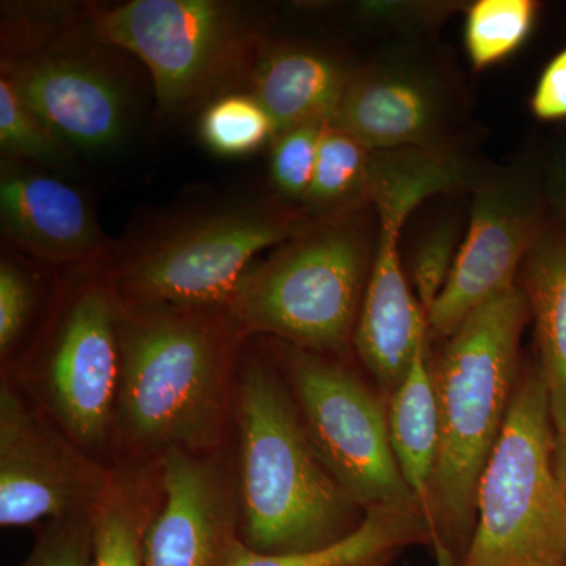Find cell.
<instances>
[{"mask_svg":"<svg viewBox=\"0 0 566 566\" xmlns=\"http://www.w3.org/2000/svg\"><path fill=\"white\" fill-rule=\"evenodd\" d=\"M528 318L526 293L513 283L428 356L439 419L431 542L438 566H460L471 545L480 476L512 405Z\"/></svg>","mask_w":566,"mask_h":566,"instance_id":"cell-1","label":"cell"},{"mask_svg":"<svg viewBox=\"0 0 566 566\" xmlns=\"http://www.w3.org/2000/svg\"><path fill=\"white\" fill-rule=\"evenodd\" d=\"M243 340L226 307L122 304L117 419L134 444L214 449Z\"/></svg>","mask_w":566,"mask_h":566,"instance_id":"cell-2","label":"cell"},{"mask_svg":"<svg viewBox=\"0 0 566 566\" xmlns=\"http://www.w3.org/2000/svg\"><path fill=\"white\" fill-rule=\"evenodd\" d=\"M240 539L260 554L335 545L367 512L316 455L292 392L263 360L241 367Z\"/></svg>","mask_w":566,"mask_h":566,"instance_id":"cell-3","label":"cell"},{"mask_svg":"<svg viewBox=\"0 0 566 566\" xmlns=\"http://www.w3.org/2000/svg\"><path fill=\"white\" fill-rule=\"evenodd\" d=\"M312 219L271 193L177 208L117 241L107 274L122 304L226 307L260 253Z\"/></svg>","mask_w":566,"mask_h":566,"instance_id":"cell-4","label":"cell"},{"mask_svg":"<svg viewBox=\"0 0 566 566\" xmlns=\"http://www.w3.org/2000/svg\"><path fill=\"white\" fill-rule=\"evenodd\" d=\"M102 39L147 71L155 120H182L214 99L248 92L273 20L256 3L232 0L92 2Z\"/></svg>","mask_w":566,"mask_h":566,"instance_id":"cell-5","label":"cell"},{"mask_svg":"<svg viewBox=\"0 0 566 566\" xmlns=\"http://www.w3.org/2000/svg\"><path fill=\"white\" fill-rule=\"evenodd\" d=\"M375 240L365 211L312 219L249 268L227 312L244 338L270 335L307 352L344 354L359 322Z\"/></svg>","mask_w":566,"mask_h":566,"instance_id":"cell-6","label":"cell"},{"mask_svg":"<svg viewBox=\"0 0 566 566\" xmlns=\"http://www.w3.org/2000/svg\"><path fill=\"white\" fill-rule=\"evenodd\" d=\"M539 365L520 375L504 428L480 476L471 545L460 566H566L554 447Z\"/></svg>","mask_w":566,"mask_h":566,"instance_id":"cell-7","label":"cell"},{"mask_svg":"<svg viewBox=\"0 0 566 566\" xmlns=\"http://www.w3.org/2000/svg\"><path fill=\"white\" fill-rule=\"evenodd\" d=\"M0 77L81 158L120 151L155 102L147 71L98 35L92 11L40 51L0 62Z\"/></svg>","mask_w":566,"mask_h":566,"instance_id":"cell-8","label":"cell"},{"mask_svg":"<svg viewBox=\"0 0 566 566\" xmlns=\"http://www.w3.org/2000/svg\"><path fill=\"white\" fill-rule=\"evenodd\" d=\"M283 360L316 455L346 493L365 512L420 510L395 460L378 390L327 354L286 345Z\"/></svg>","mask_w":566,"mask_h":566,"instance_id":"cell-9","label":"cell"},{"mask_svg":"<svg viewBox=\"0 0 566 566\" xmlns=\"http://www.w3.org/2000/svg\"><path fill=\"white\" fill-rule=\"evenodd\" d=\"M46 342L48 400L71 441L102 447L120 392L122 301L106 268L69 274Z\"/></svg>","mask_w":566,"mask_h":566,"instance_id":"cell-10","label":"cell"},{"mask_svg":"<svg viewBox=\"0 0 566 566\" xmlns=\"http://www.w3.org/2000/svg\"><path fill=\"white\" fill-rule=\"evenodd\" d=\"M549 216L542 174L482 175L452 274L428 315V334L446 340L472 312L516 283Z\"/></svg>","mask_w":566,"mask_h":566,"instance_id":"cell-11","label":"cell"},{"mask_svg":"<svg viewBox=\"0 0 566 566\" xmlns=\"http://www.w3.org/2000/svg\"><path fill=\"white\" fill-rule=\"evenodd\" d=\"M109 476L2 386L0 526L28 527L91 513Z\"/></svg>","mask_w":566,"mask_h":566,"instance_id":"cell-12","label":"cell"},{"mask_svg":"<svg viewBox=\"0 0 566 566\" xmlns=\"http://www.w3.org/2000/svg\"><path fill=\"white\" fill-rule=\"evenodd\" d=\"M2 243L61 274L109 266L107 237L88 197L70 177L0 159Z\"/></svg>","mask_w":566,"mask_h":566,"instance_id":"cell-13","label":"cell"},{"mask_svg":"<svg viewBox=\"0 0 566 566\" xmlns=\"http://www.w3.org/2000/svg\"><path fill=\"white\" fill-rule=\"evenodd\" d=\"M420 203V193L405 185L386 186L374 199L378 214L374 264L353 345L386 401L405 381L417 349L430 335L398 249L405 223Z\"/></svg>","mask_w":566,"mask_h":566,"instance_id":"cell-14","label":"cell"},{"mask_svg":"<svg viewBox=\"0 0 566 566\" xmlns=\"http://www.w3.org/2000/svg\"><path fill=\"white\" fill-rule=\"evenodd\" d=\"M163 501L145 535V566H227L240 504L218 463L170 449L159 458Z\"/></svg>","mask_w":566,"mask_h":566,"instance_id":"cell-15","label":"cell"},{"mask_svg":"<svg viewBox=\"0 0 566 566\" xmlns=\"http://www.w3.org/2000/svg\"><path fill=\"white\" fill-rule=\"evenodd\" d=\"M450 98L433 69L409 54L357 66L335 114L338 128L375 151L446 147Z\"/></svg>","mask_w":566,"mask_h":566,"instance_id":"cell-16","label":"cell"},{"mask_svg":"<svg viewBox=\"0 0 566 566\" xmlns=\"http://www.w3.org/2000/svg\"><path fill=\"white\" fill-rule=\"evenodd\" d=\"M356 70L331 48L273 35L253 66L248 92L270 112L279 134L333 122Z\"/></svg>","mask_w":566,"mask_h":566,"instance_id":"cell-17","label":"cell"},{"mask_svg":"<svg viewBox=\"0 0 566 566\" xmlns=\"http://www.w3.org/2000/svg\"><path fill=\"white\" fill-rule=\"evenodd\" d=\"M523 290L557 433L566 431V222L549 216L523 263Z\"/></svg>","mask_w":566,"mask_h":566,"instance_id":"cell-18","label":"cell"},{"mask_svg":"<svg viewBox=\"0 0 566 566\" xmlns=\"http://www.w3.org/2000/svg\"><path fill=\"white\" fill-rule=\"evenodd\" d=\"M387 420L398 469L422 510L433 542V482L439 450V419L427 342L417 349L405 381L387 400Z\"/></svg>","mask_w":566,"mask_h":566,"instance_id":"cell-19","label":"cell"},{"mask_svg":"<svg viewBox=\"0 0 566 566\" xmlns=\"http://www.w3.org/2000/svg\"><path fill=\"white\" fill-rule=\"evenodd\" d=\"M161 501L159 468L111 472L91 512V566H145V535Z\"/></svg>","mask_w":566,"mask_h":566,"instance_id":"cell-20","label":"cell"},{"mask_svg":"<svg viewBox=\"0 0 566 566\" xmlns=\"http://www.w3.org/2000/svg\"><path fill=\"white\" fill-rule=\"evenodd\" d=\"M415 545H431L430 528L420 510L371 509L357 531L335 545L308 553L260 554L240 539L227 566H354L398 556Z\"/></svg>","mask_w":566,"mask_h":566,"instance_id":"cell-21","label":"cell"},{"mask_svg":"<svg viewBox=\"0 0 566 566\" xmlns=\"http://www.w3.org/2000/svg\"><path fill=\"white\" fill-rule=\"evenodd\" d=\"M375 150L326 123L319 140L314 180L303 210L311 219H335L371 207Z\"/></svg>","mask_w":566,"mask_h":566,"instance_id":"cell-22","label":"cell"},{"mask_svg":"<svg viewBox=\"0 0 566 566\" xmlns=\"http://www.w3.org/2000/svg\"><path fill=\"white\" fill-rule=\"evenodd\" d=\"M80 158L35 112L29 109L10 82L0 77V159L71 177L80 167Z\"/></svg>","mask_w":566,"mask_h":566,"instance_id":"cell-23","label":"cell"},{"mask_svg":"<svg viewBox=\"0 0 566 566\" xmlns=\"http://www.w3.org/2000/svg\"><path fill=\"white\" fill-rule=\"evenodd\" d=\"M205 147L221 158H245L271 145L277 126L249 92H233L208 104L197 123Z\"/></svg>","mask_w":566,"mask_h":566,"instance_id":"cell-24","label":"cell"},{"mask_svg":"<svg viewBox=\"0 0 566 566\" xmlns=\"http://www.w3.org/2000/svg\"><path fill=\"white\" fill-rule=\"evenodd\" d=\"M538 13L535 0H479L469 7L464 43L472 66L488 69L515 54L534 31Z\"/></svg>","mask_w":566,"mask_h":566,"instance_id":"cell-25","label":"cell"},{"mask_svg":"<svg viewBox=\"0 0 566 566\" xmlns=\"http://www.w3.org/2000/svg\"><path fill=\"white\" fill-rule=\"evenodd\" d=\"M92 2H2L0 62L17 61L91 20Z\"/></svg>","mask_w":566,"mask_h":566,"instance_id":"cell-26","label":"cell"},{"mask_svg":"<svg viewBox=\"0 0 566 566\" xmlns=\"http://www.w3.org/2000/svg\"><path fill=\"white\" fill-rule=\"evenodd\" d=\"M50 268L41 266L10 245L0 252V356L7 359L31 329L39 312L41 283Z\"/></svg>","mask_w":566,"mask_h":566,"instance_id":"cell-27","label":"cell"},{"mask_svg":"<svg viewBox=\"0 0 566 566\" xmlns=\"http://www.w3.org/2000/svg\"><path fill=\"white\" fill-rule=\"evenodd\" d=\"M324 126L326 123L296 126L279 133L271 142V188L283 202L303 207L314 180Z\"/></svg>","mask_w":566,"mask_h":566,"instance_id":"cell-28","label":"cell"},{"mask_svg":"<svg viewBox=\"0 0 566 566\" xmlns=\"http://www.w3.org/2000/svg\"><path fill=\"white\" fill-rule=\"evenodd\" d=\"M460 229L455 221H444L431 227L417 240L409 256V283L424 315L446 289L458 255Z\"/></svg>","mask_w":566,"mask_h":566,"instance_id":"cell-29","label":"cell"},{"mask_svg":"<svg viewBox=\"0 0 566 566\" xmlns=\"http://www.w3.org/2000/svg\"><path fill=\"white\" fill-rule=\"evenodd\" d=\"M92 516L51 521L21 566H91Z\"/></svg>","mask_w":566,"mask_h":566,"instance_id":"cell-30","label":"cell"},{"mask_svg":"<svg viewBox=\"0 0 566 566\" xmlns=\"http://www.w3.org/2000/svg\"><path fill=\"white\" fill-rule=\"evenodd\" d=\"M453 7L450 3L428 2H363L356 7L357 20L367 24L398 29L433 28L444 20Z\"/></svg>","mask_w":566,"mask_h":566,"instance_id":"cell-31","label":"cell"},{"mask_svg":"<svg viewBox=\"0 0 566 566\" xmlns=\"http://www.w3.org/2000/svg\"><path fill=\"white\" fill-rule=\"evenodd\" d=\"M531 109L538 120H566V46L547 63L536 82Z\"/></svg>","mask_w":566,"mask_h":566,"instance_id":"cell-32","label":"cell"},{"mask_svg":"<svg viewBox=\"0 0 566 566\" xmlns=\"http://www.w3.org/2000/svg\"><path fill=\"white\" fill-rule=\"evenodd\" d=\"M542 180L551 216L566 222V139L547 161Z\"/></svg>","mask_w":566,"mask_h":566,"instance_id":"cell-33","label":"cell"},{"mask_svg":"<svg viewBox=\"0 0 566 566\" xmlns=\"http://www.w3.org/2000/svg\"><path fill=\"white\" fill-rule=\"evenodd\" d=\"M554 471H556L558 501H560L562 521H564L566 539V431L556 436Z\"/></svg>","mask_w":566,"mask_h":566,"instance_id":"cell-34","label":"cell"},{"mask_svg":"<svg viewBox=\"0 0 566 566\" xmlns=\"http://www.w3.org/2000/svg\"><path fill=\"white\" fill-rule=\"evenodd\" d=\"M397 556H387L378 558V560L367 562V564L354 565V566H390Z\"/></svg>","mask_w":566,"mask_h":566,"instance_id":"cell-35","label":"cell"}]
</instances>
